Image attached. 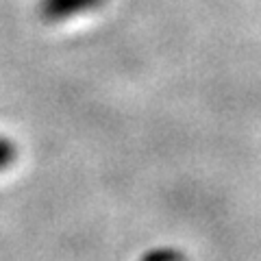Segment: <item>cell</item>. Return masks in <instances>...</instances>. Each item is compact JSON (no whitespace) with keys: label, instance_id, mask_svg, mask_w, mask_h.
Wrapping results in <instances>:
<instances>
[{"label":"cell","instance_id":"cell-1","mask_svg":"<svg viewBox=\"0 0 261 261\" xmlns=\"http://www.w3.org/2000/svg\"><path fill=\"white\" fill-rule=\"evenodd\" d=\"M107 3V0H42L39 13L48 22H63L79 13L96 11Z\"/></svg>","mask_w":261,"mask_h":261},{"label":"cell","instance_id":"cell-3","mask_svg":"<svg viewBox=\"0 0 261 261\" xmlns=\"http://www.w3.org/2000/svg\"><path fill=\"white\" fill-rule=\"evenodd\" d=\"M144 259H181L176 250H152Z\"/></svg>","mask_w":261,"mask_h":261},{"label":"cell","instance_id":"cell-2","mask_svg":"<svg viewBox=\"0 0 261 261\" xmlns=\"http://www.w3.org/2000/svg\"><path fill=\"white\" fill-rule=\"evenodd\" d=\"M13 159H15V146L7 137H0V170L9 168Z\"/></svg>","mask_w":261,"mask_h":261}]
</instances>
